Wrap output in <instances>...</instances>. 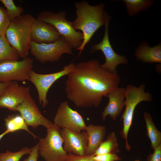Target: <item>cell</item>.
Instances as JSON below:
<instances>
[{
	"label": "cell",
	"mask_w": 161,
	"mask_h": 161,
	"mask_svg": "<svg viewBox=\"0 0 161 161\" xmlns=\"http://www.w3.org/2000/svg\"><path fill=\"white\" fill-rule=\"evenodd\" d=\"M9 133L8 131L6 130L4 132L0 134V140L6 134H7Z\"/></svg>",
	"instance_id": "cell-32"
},
{
	"label": "cell",
	"mask_w": 161,
	"mask_h": 161,
	"mask_svg": "<svg viewBox=\"0 0 161 161\" xmlns=\"http://www.w3.org/2000/svg\"><path fill=\"white\" fill-rule=\"evenodd\" d=\"M30 51L36 61L42 64L58 61L64 54H72V48L62 37L49 44L32 41Z\"/></svg>",
	"instance_id": "cell-7"
},
{
	"label": "cell",
	"mask_w": 161,
	"mask_h": 161,
	"mask_svg": "<svg viewBox=\"0 0 161 161\" xmlns=\"http://www.w3.org/2000/svg\"><path fill=\"white\" fill-rule=\"evenodd\" d=\"M31 150V148L25 147L17 152L7 150L4 153H0V161H19L24 155L29 154Z\"/></svg>",
	"instance_id": "cell-25"
},
{
	"label": "cell",
	"mask_w": 161,
	"mask_h": 161,
	"mask_svg": "<svg viewBox=\"0 0 161 161\" xmlns=\"http://www.w3.org/2000/svg\"><path fill=\"white\" fill-rule=\"evenodd\" d=\"M61 37L52 25L35 19L31 28V41L38 44H49L54 42Z\"/></svg>",
	"instance_id": "cell-15"
},
{
	"label": "cell",
	"mask_w": 161,
	"mask_h": 161,
	"mask_svg": "<svg viewBox=\"0 0 161 161\" xmlns=\"http://www.w3.org/2000/svg\"><path fill=\"white\" fill-rule=\"evenodd\" d=\"M152 154L148 156V161H161V144L157 146L154 150Z\"/></svg>",
	"instance_id": "cell-28"
},
{
	"label": "cell",
	"mask_w": 161,
	"mask_h": 161,
	"mask_svg": "<svg viewBox=\"0 0 161 161\" xmlns=\"http://www.w3.org/2000/svg\"><path fill=\"white\" fill-rule=\"evenodd\" d=\"M30 89L20 86L17 81L9 82L0 97V108L17 111V106L25 100L30 94Z\"/></svg>",
	"instance_id": "cell-13"
},
{
	"label": "cell",
	"mask_w": 161,
	"mask_h": 161,
	"mask_svg": "<svg viewBox=\"0 0 161 161\" xmlns=\"http://www.w3.org/2000/svg\"><path fill=\"white\" fill-rule=\"evenodd\" d=\"M33 61L27 57L21 60H5L0 61V83L29 80V73Z\"/></svg>",
	"instance_id": "cell-8"
},
{
	"label": "cell",
	"mask_w": 161,
	"mask_h": 161,
	"mask_svg": "<svg viewBox=\"0 0 161 161\" xmlns=\"http://www.w3.org/2000/svg\"><path fill=\"white\" fill-rule=\"evenodd\" d=\"M89 156L90 158L95 161H117L122 160V158L117 154L108 153L95 156Z\"/></svg>",
	"instance_id": "cell-27"
},
{
	"label": "cell",
	"mask_w": 161,
	"mask_h": 161,
	"mask_svg": "<svg viewBox=\"0 0 161 161\" xmlns=\"http://www.w3.org/2000/svg\"><path fill=\"white\" fill-rule=\"evenodd\" d=\"M24 120L27 126H31L36 129L39 126H42L48 129L54 124L41 113L35 101L30 94L16 108Z\"/></svg>",
	"instance_id": "cell-12"
},
{
	"label": "cell",
	"mask_w": 161,
	"mask_h": 161,
	"mask_svg": "<svg viewBox=\"0 0 161 161\" xmlns=\"http://www.w3.org/2000/svg\"><path fill=\"white\" fill-rule=\"evenodd\" d=\"M119 144L115 133L112 131L109 133L106 139L103 141L94 153L95 156L108 153L117 154L120 152Z\"/></svg>",
	"instance_id": "cell-20"
},
{
	"label": "cell",
	"mask_w": 161,
	"mask_h": 161,
	"mask_svg": "<svg viewBox=\"0 0 161 161\" xmlns=\"http://www.w3.org/2000/svg\"><path fill=\"white\" fill-rule=\"evenodd\" d=\"M126 88L124 101L125 111L120 120L123 121V128L120 132L122 138L125 141V147L129 151L131 148L128 141L129 132L131 126L135 109L140 103L153 100L152 95L148 92H145V85H140L137 87L132 84L128 85Z\"/></svg>",
	"instance_id": "cell-4"
},
{
	"label": "cell",
	"mask_w": 161,
	"mask_h": 161,
	"mask_svg": "<svg viewBox=\"0 0 161 161\" xmlns=\"http://www.w3.org/2000/svg\"><path fill=\"white\" fill-rule=\"evenodd\" d=\"M66 14L65 11L56 13L49 10L43 11L39 13L37 18L52 25L72 49H77L83 41V34L75 29L72 22L66 18Z\"/></svg>",
	"instance_id": "cell-5"
},
{
	"label": "cell",
	"mask_w": 161,
	"mask_h": 161,
	"mask_svg": "<svg viewBox=\"0 0 161 161\" xmlns=\"http://www.w3.org/2000/svg\"><path fill=\"white\" fill-rule=\"evenodd\" d=\"M61 134L63 140L64 149L67 153L78 156L85 155L88 138L85 130L77 132L66 129H62Z\"/></svg>",
	"instance_id": "cell-14"
},
{
	"label": "cell",
	"mask_w": 161,
	"mask_h": 161,
	"mask_svg": "<svg viewBox=\"0 0 161 161\" xmlns=\"http://www.w3.org/2000/svg\"><path fill=\"white\" fill-rule=\"evenodd\" d=\"M31 148V151L28 157L24 159L23 161H37L39 155L38 144Z\"/></svg>",
	"instance_id": "cell-30"
},
{
	"label": "cell",
	"mask_w": 161,
	"mask_h": 161,
	"mask_svg": "<svg viewBox=\"0 0 161 161\" xmlns=\"http://www.w3.org/2000/svg\"><path fill=\"white\" fill-rule=\"evenodd\" d=\"M105 32L104 36L99 43L93 45L91 49L93 51H101L105 58V62L100 65V67L106 71L114 74H117V66L121 64H126L128 61L126 57L116 53L111 44L109 36V25L111 17L104 11Z\"/></svg>",
	"instance_id": "cell-9"
},
{
	"label": "cell",
	"mask_w": 161,
	"mask_h": 161,
	"mask_svg": "<svg viewBox=\"0 0 161 161\" xmlns=\"http://www.w3.org/2000/svg\"><path fill=\"white\" fill-rule=\"evenodd\" d=\"M10 22L6 9L0 6V36L5 35Z\"/></svg>",
	"instance_id": "cell-26"
},
{
	"label": "cell",
	"mask_w": 161,
	"mask_h": 161,
	"mask_svg": "<svg viewBox=\"0 0 161 161\" xmlns=\"http://www.w3.org/2000/svg\"><path fill=\"white\" fill-rule=\"evenodd\" d=\"M0 1L6 7L11 21L21 16L24 12L23 8L16 5L13 0H0Z\"/></svg>",
	"instance_id": "cell-24"
},
{
	"label": "cell",
	"mask_w": 161,
	"mask_h": 161,
	"mask_svg": "<svg viewBox=\"0 0 161 161\" xmlns=\"http://www.w3.org/2000/svg\"><path fill=\"white\" fill-rule=\"evenodd\" d=\"M53 123L60 129H66L77 132L85 130L86 126L82 116L76 110L71 108L66 101L60 103Z\"/></svg>",
	"instance_id": "cell-11"
},
{
	"label": "cell",
	"mask_w": 161,
	"mask_h": 161,
	"mask_svg": "<svg viewBox=\"0 0 161 161\" xmlns=\"http://www.w3.org/2000/svg\"><path fill=\"white\" fill-rule=\"evenodd\" d=\"M128 14L132 16L140 12L145 10L152 5V0H124Z\"/></svg>",
	"instance_id": "cell-23"
},
{
	"label": "cell",
	"mask_w": 161,
	"mask_h": 161,
	"mask_svg": "<svg viewBox=\"0 0 161 161\" xmlns=\"http://www.w3.org/2000/svg\"><path fill=\"white\" fill-rule=\"evenodd\" d=\"M35 19L30 14H22L11 21L5 32L10 44L23 58L27 56L30 50L31 32Z\"/></svg>",
	"instance_id": "cell-3"
},
{
	"label": "cell",
	"mask_w": 161,
	"mask_h": 161,
	"mask_svg": "<svg viewBox=\"0 0 161 161\" xmlns=\"http://www.w3.org/2000/svg\"><path fill=\"white\" fill-rule=\"evenodd\" d=\"M135 56L143 63H161V44L150 47L145 41L142 42L136 50Z\"/></svg>",
	"instance_id": "cell-18"
},
{
	"label": "cell",
	"mask_w": 161,
	"mask_h": 161,
	"mask_svg": "<svg viewBox=\"0 0 161 161\" xmlns=\"http://www.w3.org/2000/svg\"><path fill=\"white\" fill-rule=\"evenodd\" d=\"M75 6L77 17L72 22L73 26L76 30H81L83 35L82 43L77 49L80 51L79 56L95 32L104 24L105 5L103 4L92 5L83 1L76 2Z\"/></svg>",
	"instance_id": "cell-2"
},
{
	"label": "cell",
	"mask_w": 161,
	"mask_h": 161,
	"mask_svg": "<svg viewBox=\"0 0 161 161\" xmlns=\"http://www.w3.org/2000/svg\"><path fill=\"white\" fill-rule=\"evenodd\" d=\"M125 88L118 87L108 95L109 101L101 114L103 121L108 116L115 121L120 114L125 106Z\"/></svg>",
	"instance_id": "cell-16"
},
{
	"label": "cell",
	"mask_w": 161,
	"mask_h": 161,
	"mask_svg": "<svg viewBox=\"0 0 161 161\" xmlns=\"http://www.w3.org/2000/svg\"><path fill=\"white\" fill-rule=\"evenodd\" d=\"M65 161H95L88 155L78 156L72 154H68Z\"/></svg>",
	"instance_id": "cell-29"
},
{
	"label": "cell",
	"mask_w": 161,
	"mask_h": 161,
	"mask_svg": "<svg viewBox=\"0 0 161 161\" xmlns=\"http://www.w3.org/2000/svg\"><path fill=\"white\" fill-rule=\"evenodd\" d=\"M17 51L10 44L5 35L0 36V61L5 60H18Z\"/></svg>",
	"instance_id": "cell-22"
},
{
	"label": "cell",
	"mask_w": 161,
	"mask_h": 161,
	"mask_svg": "<svg viewBox=\"0 0 161 161\" xmlns=\"http://www.w3.org/2000/svg\"><path fill=\"white\" fill-rule=\"evenodd\" d=\"M60 128L55 125L47 129L44 138H40L38 145L39 154L45 161H65L68 154L64 150Z\"/></svg>",
	"instance_id": "cell-6"
},
{
	"label": "cell",
	"mask_w": 161,
	"mask_h": 161,
	"mask_svg": "<svg viewBox=\"0 0 161 161\" xmlns=\"http://www.w3.org/2000/svg\"><path fill=\"white\" fill-rule=\"evenodd\" d=\"M143 118L147 135L151 142V147L154 150L161 144V132L156 128L150 113L145 112Z\"/></svg>",
	"instance_id": "cell-19"
},
{
	"label": "cell",
	"mask_w": 161,
	"mask_h": 161,
	"mask_svg": "<svg viewBox=\"0 0 161 161\" xmlns=\"http://www.w3.org/2000/svg\"><path fill=\"white\" fill-rule=\"evenodd\" d=\"M97 59L75 64L67 75L65 91L67 99L77 107H97L103 97L117 87L120 82L117 74L100 67Z\"/></svg>",
	"instance_id": "cell-1"
},
{
	"label": "cell",
	"mask_w": 161,
	"mask_h": 161,
	"mask_svg": "<svg viewBox=\"0 0 161 161\" xmlns=\"http://www.w3.org/2000/svg\"><path fill=\"white\" fill-rule=\"evenodd\" d=\"M4 120L6 130L9 133L23 130L31 134L34 138L37 137L29 130L24 119L21 115H10L5 118Z\"/></svg>",
	"instance_id": "cell-21"
},
{
	"label": "cell",
	"mask_w": 161,
	"mask_h": 161,
	"mask_svg": "<svg viewBox=\"0 0 161 161\" xmlns=\"http://www.w3.org/2000/svg\"><path fill=\"white\" fill-rule=\"evenodd\" d=\"M85 131L87 133L88 138V146L85 155H91L103 141L106 128L104 126L90 124L86 126Z\"/></svg>",
	"instance_id": "cell-17"
},
{
	"label": "cell",
	"mask_w": 161,
	"mask_h": 161,
	"mask_svg": "<svg viewBox=\"0 0 161 161\" xmlns=\"http://www.w3.org/2000/svg\"><path fill=\"white\" fill-rule=\"evenodd\" d=\"M75 64L71 63L64 66L62 70L57 72L48 74L37 73L32 69L29 73V81L35 86L38 94L40 104L43 108L48 104L47 95L52 85L62 77L67 75L74 69Z\"/></svg>",
	"instance_id": "cell-10"
},
{
	"label": "cell",
	"mask_w": 161,
	"mask_h": 161,
	"mask_svg": "<svg viewBox=\"0 0 161 161\" xmlns=\"http://www.w3.org/2000/svg\"><path fill=\"white\" fill-rule=\"evenodd\" d=\"M9 83H0V97L3 93L4 89Z\"/></svg>",
	"instance_id": "cell-31"
},
{
	"label": "cell",
	"mask_w": 161,
	"mask_h": 161,
	"mask_svg": "<svg viewBox=\"0 0 161 161\" xmlns=\"http://www.w3.org/2000/svg\"><path fill=\"white\" fill-rule=\"evenodd\" d=\"M134 161H140V160H136Z\"/></svg>",
	"instance_id": "cell-33"
}]
</instances>
